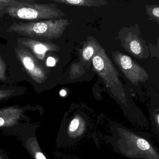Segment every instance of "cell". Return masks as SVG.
Masks as SVG:
<instances>
[{"label": "cell", "mask_w": 159, "mask_h": 159, "mask_svg": "<svg viewBox=\"0 0 159 159\" xmlns=\"http://www.w3.org/2000/svg\"><path fill=\"white\" fill-rule=\"evenodd\" d=\"M120 131V152L133 159H159V149L150 133L121 128Z\"/></svg>", "instance_id": "6da1fadb"}, {"label": "cell", "mask_w": 159, "mask_h": 159, "mask_svg": "<svg viewBox=\"0 0 159 159\" xmlns=\"http://www.w3.org/2000/svg\"><path fill=\"white\" fill-rule=\"evenodd\" d=\"M70 24L69 20L62 18L38 21L14 22L7 31L34 39L51 40L60 38Z\"/></svg>", "instance_id": "7a4b0ae2"}, {"label": "cell", "mask_w": 159, "mask_h": 159, "mask_svg": "<svg viewBox=\"0 0 159 159\" xmlns=\"http://www.w3.org/2000/svg\"><path fill=\"white\" fill-rule=\"evenodd\" d=\"M2 10L4 14L14 18L28 20L57 19L65 16L55 4L40 3L31 0L20 5L7 7Z\"/></svg>", "instance_id": "3957f363"}, {"label": "cell", "mask_w": 159, "mask_h": 159, "mask_svg": "<svg viewBox=\"0 0 159 159\" xmlns=\"http://www.w3.org/2000/svg\"><path fill=\"white\" fill-rule=\"evenodd\" d=\"M92 61L94 71L103 80L115 96L117 97L125 105L129 106L126 93L119 79V73L102 47L100 46Z\"/></svg>", "instance_id": "277c9868"}, {"label": "cell", "mask_w": 159, "mask_h": 159, "mask_svg": "<svg viewBox=\"0 0 159 159\" xmlns=\"http://www.w3.org/2000/svg\"><path fill=\"white\" fill-rule=\"evenodd\" d=\"M139 24L123 28L119 33L121 45L131 55L139 59L149 58L150 53L148 45L141 36Z\"/></svg>", "instance_id": "5b68a950"}, {"label": "cell", "mask_w": 159, "mask_h": 159, "mask_svg": "<svg viewBox=\"0 0 159 159\" xmlns=\"http://www.w3.org/2000/svg\"><path fill=\"white\" fill-rule=\"evenodd\" d=\"M112 56L120 70L134 85L138 86L139 83H145L149 79L145 69L129 56L117 51L112 52Z\"/></svg>", "instance_id": "8992f818"}, {"label": "cell", "mask_w": 159, "mask_h": 159, "mask_svg": "<svg viewBox=\"0 0 159 159\" xmlns=\"http://www.w3.org/2000/svg\"><path fill=\"white\" fill-rule=\"evenodd\" d=\"M25 107L10 106L0 109V129L17 133L22 129V121L26 119Z\"/></svg>", "instance_id": "52a82bcc"}, {"label": "cell", "mask_w": 159, "mask_h": 159, "mask_svg": "<svg viewBox=\"0 0 159 159\" xmlns=\"http://www.w3.org/2000/svg\"><path fill=\"white\" fill-rule=\"evenodd\" d=\"M17 53L24 68L35 82L41 84L47 79V74L44 68L29 50L20 49Z\"/></svg>", "instance_id": "ba28073f"}, {"label": "cell", "mask_w": 159, "mask_h": 159, "mask_svg": "<svg viewBox=\"0 0 159 159\" xmlns=\"http://www.w3.org/2000/svg\"><path fill=\"white\" fill-rule=\"evenodd\" d=\"M23 44L30 49L36 57L42 60H43L47 52H57L60 49V48L55 44L40 42L31 39L24 40Z\"/></svg>", "instance_id": "9c48e42d"}, {"label": "cell", "mask_w": 159, "mask_h": 159, "mask_svg": "<svg viewBox=\"0 0 159 159\" xmlns=\"http://www.w3.org/2000/svg\"><path fill=\"white\" fill-rule=\"evenodd\" d=\"M52 1L67 5L88 7L100 6L107 4V2L103 0H52Z\"/></svg>", "instance_id": "30bf717a"}, {"label": "cell", "mask_w": 159, "mask_h": 159, "mask_svg": "<svg viewBox=\"0 0 159 159\" xmlns=\"http://www.w3.org/2000/svg\"><path fill=\"white\" fill-rule=\"evenodd\" d=\"M100 46L101 45L95 39L91 38L83 47L82 52L83 59L86 62L92 59Z\"/></svg>", "instance_id": "8fae6325"}, {"label": "cell", "mask_w": 159, "mask_h": 159, "mask_svg": "<svg viewBox=\"0 0 159 159\" xmlns=\"http://www.w3.org/2000/svg\"><path fill=\"white\" fill-rule=\"evenodd\" d=\"M149 112V119L152 129L159 143V105L151 107Z\"/></svg>", "instance_id": "7c38bea8"}, {"label": "cell", "mask_w": 159, "mask_h": 159, "mask_svg": "<svg viewBox=\"0 0 159 159\" xmlns=\"http://www.w3.org/2000/svg\"><path fill=\"white\" fill-rule=\"evenodd\" d=\"M83 121L80 117L76 116L73 119L69 124L68 132L70 135H79L80 131H83Z\"/></svg>", "instance_id": "4fadbf2b"}, {"label": "cell", "mask_w": 159, "mask_h": 159, "mask_svg": "<svg viewBox=\"0 0 159 159\" xmlns=\"http://www.w3.org/2000/svg\"><path fill=\"white\" fill-rule=\"evenodd\" d=\"M145 7L148 20L159 23V6L157 5H146Z\"/></svg>", "instance_id": "5bb4252c"}, {"label": "cell", "mask_w": 159, "mask_h": 159, "mask_svg": "<svg viewBox=\"0 0 159 159\" xmlns=\"http://www.w3.org/2000/svg\"><path fill=\"white\" fill-rule=\"evenodd\" d=\"M29 0H0V8L2 9L9 7L18 6L28 2Z\"/></svg>", "instance_id": "9a60e30c"}, {"label": "cell", "mask_w": 159, "mask_h": 159, "mask_svg": "<svg viewBox=\"0 0 159 159\" xmlns=\"http://www.w3.org/2000/svg\"><path fill=\"white\" fill-rule=\"evenodd\" d=\"M148 46L151 57L157 58L159 63V36L157 39V45H153L151 43H149Z\"/></svg>", "instance_id": "2e32d148"}, {"label": "cell", "mask_w": 159, "mask_h": 159, "mask_svg": "<svg viewBox=\"0 0 159 159\" xmlns=\"http://www.w3.org/2000/svg\"><path fill=\"white\" fill-rule=\"evenodd\" d=\"M15 89H0V101L18 95Z\"/></svg>", "instance_id": "e0dca14e"}, {"label": "cell", "mask_w": 159, "mask_h": 159, "mask_svg": "<svg viewBox=\"0 0 159 159\" xmlns=\"http://www.w3.org/2000/svg\"><path fill=\"white\" fill-rule=\"evenodd\" d=\"M5 67L2 61L0 60V80H3L5 78Z\"/></svg>", "instance_id": "ac0fdd59"}, {"label": "cell", "mask_w": 159, "mask_h": 159, "mask_svg": "<svg viewBox=\"0 0 159 159\" xmlns=\"http://www.w3.org/2000/svg\"><path fill=\"white\" fill-rule=\"evenodd\" d=\"M56 60L54 58H52V57H48L47 58V64L48 66H51V67L55 66V64H56Z\"/></svg>", "instance_id": "d6986e66"}, {"label": "cell", "mask_w": 159, "mask_h": 159, "mask_svg": "<svg viewBox=\"0 0 159 159\" xmlns=\"http://www.w3.org/2000/svg\"><path fill=\"white\" fill-rule=\"evenodd\" d=\"M0 159H9L2 151H0Z\"/></svg>", "instance_id": "ffe728a7"}, {"label": "cell", "mask_w": 159, "mask_h": 159, "mask_svg": "<svg viewBox=\"0 0 159 159\" xmlns=\"http://www.w3.org/2000/svg\"><path fill=\"white\" fill-rule=\"evenodd\" d=\"M60 93L61 96L64 97L66 95V91L64 90H62L61 91Z\"/></svg>", "instance_id": "44dd1931"}, {"label": "cell", "mask_w": 159, "mask_h": 159, "mask_svg": "<svg viewBox=\"0 0 159 159\" xmlns=\"http://www.w3.org/2000/svg\"><path fill=\"white\" fill-rule=\"evenodd\" d=\"M4 14V13L2 9L0 8V17H2V16H3Z\"/></svg>", "instance_id": "7402d4cb"}]
</instances>
